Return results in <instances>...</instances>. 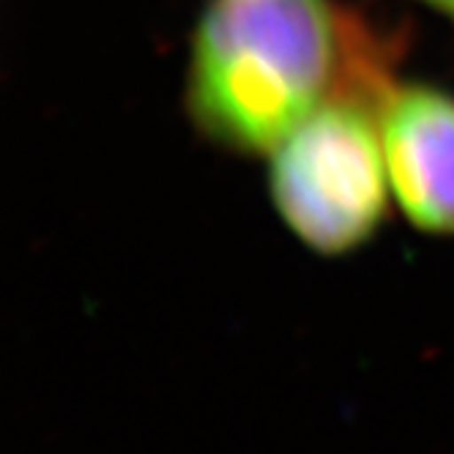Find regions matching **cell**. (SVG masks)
Segmentation results:
<instances>
[{"label": "cell", "instance_id": "obj_1", "mask_svg": "<svg viewBox=\"0 0 454 454\" xmlns=\"http://www.w3.org/2000/svg\"><path fill=\"white\" fill-rule=\"evenodd\" d=\"M380 67L370 34L334 0H214L192 36L186 105L214 143L266 156Z\"/></svg>", "mask_w": 454, "mask_h": 454}, {"label": "cell", "instance_id": "obj_2", "mask_svg": "<svg viewBox=\"0 0 454 454\" xmlns=\"http://www.w3.org/2000/svg\"><path fill=\"white\" fill-rule=\"evenodd\" d=\"M388 85L383 67L356 77L266 153L269 194L279 219L317 254L359 249L386 219L392 186L380 96Z\"/></svg>", "mask_w": 454, "mask_h": 454}, {"label": "cell", "instance_id": "obj_3", "mask_svg": "<svg viewBox=\"0 0 454 454\" xmlns=\"http://www.w3.org/2000/svg\"><path fill=\"white\" fill-rule=\"evenodd\" d=\"M380 137L400 214L421 233L454 236V96L392 82L380 96Z\"/></svg>", "mask_w": 454, "mask_h": 454}, {"label": "cell", "instance_id": "obj_4", "mask_svg": "<svg viewBox=\"0 0 454 454\" xmlns=\"http://www.w3.org/2000/svg\"><path fill=\"white\" fill-rule=\"evenodd\" d=\"M421 4H427L430 9L446 14L449 20H454V0H421Z\"/></svg>", "mask_w": 454, "mask_h": 454}]
</instances>
